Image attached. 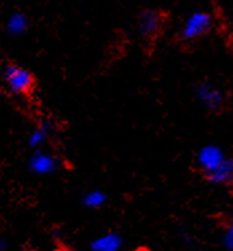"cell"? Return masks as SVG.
<instances>
[{
  "instance_id": "cell-1",
  "label": "cell",
  "mask_w": 233,
  "mask_h": 251,
  "mask_svg": "<svg viewBox=\"0 0 233 251\" xmlns=\"http://www.w3.org/2000/svg\"><path fill=\"white\" fill-rule=\"evenodd\" d=\"M212 27V18L207 12H193L184 23L181 35L184 39H194L207 34Z\"/></svg>"
},
{
  "instance_id": "cell-2",
  "label": "cell",
  "mask_w": 233,
  "mask_h": 251,
  "mask_svg": "<svg viewBox=\"0 0 233 251\" xmlns=\"http://www.w3.org/2000/svg\"><path fill=\"white\" fill-rule=\"evenodd\" d=\"M4 78L11 90L15 93L28 92L32 86V77L30 73L15 65L7 66L4 70Z\"/></svg>"
},
{
  "instance_id": "cell-3",
  "label": "cell",
  "mask_w": 233,
  "mask_h": 251,
  "mask_svg": "<svg viewBox=\"0 0 233 251\" xmlns=\"http://www.w3.org/2000/svg\"><path fill=\"white\" fill-rule=\"evenodd\" d=\"M198 165L205 171L210 174L212 171L220 167L225 161V156L220 147L217 145H207L204 147L197 154Z\"/></svg>"
},
{
  "instance_id": "cell-4",
  "label": "cell",
  "mask_w": 233,
  "mask_h": 251,
  "mask_svg": "<svg viewBox=\"0 0 233 251\" xmlns=\"http://www.w3.org/2000/svg\"><path fill=\"white\" fill-rule=\"evenodd\" d=\"M197 98L205 108L210 109V110H216L224 102L223 93L220 92L217 87L209 85V83H203L197 87Z\"/></svg>"
},
{
  "instance_id": "cell-5",
  "label": "cell",
  "mask_w": 233,
  "mask_h": 251,
  "mask_svg": "<svg viewBox=\"0 0 233 251\" xmlns=\"http://www.w3.org/2000/svg\"><path fill=\"white\" fill-rule=\"evenodd\" d=\"M160 27H161V16L158 15L156 11H143L140 15V19H138V32L142 36L150 38V36L156 35L158 30H160Z\"/></svg>"
},
{
  "instance_id": "cell-6",
  "label": "cell",
  "mask_w": 233,
  "mask_h": 251,
  "mask_svg": "<svg viewBox=\"0 0 233 251\" xmlns=\"http://www.w3.org/2000/svg\"><path fill=\"white\" fill-rule=\"evenodd\" d=\"M55 157H52L51 154L43 153V152H36L32 154L30 160V168L38 175H48L54 172L56 169Z\"/></svg>"
},
{
  "instance_id": "cell-7",
  "label": "cell",
  "mask_w": 233,
  "mask_h": 251,
  "mask_svg": "<svg viewBox=\"0 0 233 251\" xmlns=\"http://www.w3.org/2000/svg\"><path fill=\"white\" fill-rule=\"evenodd\" d=\"M122 246V238L118 234H106L92 243V251H118Z\"/></svg>"
},
{
  "instance_id": "cell-8",
  "label": "cell",
  "mask_w": 233,
  "mask_h": 251,
  "mask_svg": "<svg viewBox=\"0 0 233 251\" xmlns=\"http://www.w3.org/2000/svg\"><path fill=\"white\" fill-rule=\"evenodd\" d=\"M209 175V179L213 183H229L233 176V161L232 160H225L223 164L212 171Z\"/></svg>"
},
{
  "instance_id": "cell-9",
  "label": "cell",
  "mask_w": 233,
  "mask_h": 251,
  "mask_svg": "<svg viewBox=\"0 0 233 251\" xmlns=\"http://www.w3.org/2000/svg\"><path fill=\"white\" fill-rule=\"evenodd\" d=\"M27 27H28V21H27L25 15L21 12L12 14L7 22V30L12 35H21L27 30Z\"/></svg>"
},
{
  "instance_id": "cell-10",
  "label": "cell",
  "mask_w": 233,
  "mask_h": 251,
  "mask_svg": "<svg viewBox=\"0 0 233 251\" xmlns=\"http://www.w3.org/2000/svg\"><path fill=\"white\" fill-rule=\"evenodd\" d=\"M105 201H106V195H105L102 191H92V192L86 194L85 198H83V203H85V205L90 207V208H98V207H101Z\"/></svg>"
},
{
  "instance_id": "cell-11",
  "label": "cell",
  "mask_w": 233,
  "mask_h": 251,
  "mask_svg": "<svg viewBox=\"0 0 233 251\" xmlns=\"http://www.w3.org/2000/svg\"><path fill=\"white\" fill-rule=\"evenodd\" d=\"M48 129H50V126H48V124L47 123L41 125V128L35 129V130L30 134V137H28V144H30L31 147L36 148V147L42 145L43 141L46 140L47 133H48Z\"/></svg>"
},
{
  "instance_id": "cell-12",
  "label": "cell",
  "mask_w": 233,
  "mask_h": 251,
  "mask_svg": "<svg viewBox=\"0 0 233 251\" xmlns=\"http://www.w3.org/2000/svg\"><path fill=\"white\" fill-rule=\"evenodd\" d=\"M223 242H224V245H225V247H227L228 250H232V246H233V228L232 227L227 228V231L224 232Z\"/></svg>"
}]
</instances>
